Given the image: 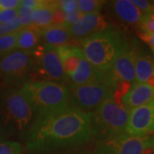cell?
I'll use <instances>...</instances> for the list:
<instances>
[{
    "label": "cell",
    "instance_id": "1",
    "mask_svg": "<svg viewBox=\"0 0 154 154\" xmlns=\"http://www.w3.org/2000/svg\"><path fill=\"white\" fill-rule=\"evenodd\" d=\"M95 139L92 112L69 105L35 116L27 131V148L43 152L89 144Z\"/></svg>",
    "mask_w": 154,
    "mask_h": 154
},
{
    "label": "cell",
    "instance_id": "2",
    "mask_svg": "<svg viewBox=\"0 0 154 154\" xmlns=\"http://www.w3.org/2000/svg\"><path fill=\"white\" fill-rule=\"evenodd\" d=\"M85 58L98 71L109 72L115 60L129 45L126 34L110 25L107 29L94 33L81 42Z\"/></svg>",
    "mask_w": 154,
    "mask_h": 154
},
{
    "label": "cell",
    "instance_id": "3",
    "mask_svg": "<svg viewBox=\"0 0 154 154\" xmlns=\"http://www.w3.org/2000/svg\"><path fill=\"white\" fill-rule=\"evenodd\" d=\"M30 104L35 116L69 105L68 87L49 81H30L19 88Z\"/></svg>",
    "mask_w": 154,
    "mask_h": 154
},
{
    "label": "cell",
    "instance_id": "4",
    "mask_svg": "<svg viewBox=\"0 0 154 154\" xmlns=\"http://www.w3.org/2000/svg\"><path fill=\"white\" fill-rule=\"evenodd\" d=\"M129 112L112 98L105 100L92 112L93 123L96 131V141L125 133Z\"/></svg>",
    "mask_w": 154,
    "mask_h": 154
},
{
    "label": "cell",
    "instance_id": "5",
    "mask_svg": "<svg viewBox=\"0 0 154 154\" xmlns=\"http://www.w3.org/2000/svg\"><path fill=\"white\" fill-rule=\"evenodd\" d=\"M69 105L84 112H94L107 99L114 96L115 89L105 74L102 81L81 86H68Z\"/></svg>",
    "mask_w": 154,
    "mask_h": 154
},
{
    "label": "cell",
    "instance_id": "6",
    "mask_svg": "<svg viewBox=\"0 0 154 154\" xmlns=\"http://www.w3.org/2000/svg\"><path fill=\"white\" fill-rule=\"evenodd\" d=\"M35 74V63L31 52L16 50L0 58V76L9 87L17 88L30 82Z\"/></svg>",
    "mask_w": 154,
    "mask_h": 154
},
{
    "label": "cell",
    "instance_id": "7",
    "mask_svg": "<svg viewBox=\"0 0 154 154\" xmlns=\"http://www.w3.org/2000/svg\"><path fill=\"white\" fill-rule=\"evenodd\" d=\"M96 154H154V134L136 137L123 133L96 141Z\"/></svg>",
    "mask_w": 154,
    "mask_h": 154
},
{
    "label": "cell",
    "instance_id": "8",
    "mask_svg": "<svg viewBox=\"0 0 154 154\" xmlns=\"http://www.w3.org/2000/svg\"><path fill=\"white\" fill-rule=\"evenodd\" d=\"M35 74L43 81L59 83L68 87L69 78L67 76L55 46L40 42L33 52Z\"/></svg>",
    "mask_w": 154,
    "mask_h": 154
},
{
    "label": "cell",
    "instance_id": "9",
    "mask_svg": "<svg viewBox=\"0 0 154 154\" xmlns=\"http://www.w3.org/2000/svg\"><path fill=\"white\" fill-rule=\"evenodd\" d=\"M0 103L13 120L17 130L24 132L31 125L33 109L19 88H7L0 95Z\"/></svg>",
    "mask_w": 154,
    "mask_h": 154
},
{
    "label": "cell",
    "instance_id": "10",
    "mask_svg": "<svg viewBox=\"0 0 154 154\" xmlns=\"http://www.w3.org/2000/svg\"><path fill=\"white\" fill-rule=\"evenodd\" d=\"M139 50L137 42L133 40L117 57L110 71L106 73L110 77L115 90L122 84L133 85L135 82V60Z\"/></svg>",
    "mask_w": 154,
    "mask_h": 154
},
{
    "label": "cell",
    "instance_id": "11",
    "mask_svg": "<svg viewBox=\"0 0 154 154\" xmlns=\"http://www.w3.org/2000/svg\"><path fill=\"white\" fill-rule=\"evenodd\" d=\"M125 133L141 137L154 134V100L129 112Z\"/></svg>",
    "mask_w": 154,
    "mask_h": 154
},
{
    "label": "cell",
    "instance_id": "12",
    "mask_svg": "<svg viewBox=\"0 0 154 154\" xmlns=\"http://www.w3.org/2000/svg\"><path fill=\"white\" fill-rule=\"evenodd\" d=\"M109 24L100 12L86 14L75 24L68 26L72 37L78 43L88 36L104 31L109 28Z\"/></svg>",
    "mask_w": 154,
    "mask_h": 154
},
{
    "label": "cell",
    "instance_id": "13",
    "mask_svg": "<svg viewBox=\"0 0 154 154\" xmlns=\"http://www.w3.org/2000/svg\"><path fill=\"white\" fill-rule=\"evenodd\" d=\"M41 38V42L50 45L76 46L77 41L72 37L69 28L67 25H50L45 28H35Z\"/></svg>",
    "mask_w": 154,
    "mask_h": 154
},
{
    "label": "cell",
    "instance_id": "14",
    "mask_svg": "<svg viewBox=\"0 0 154 154\" xmlns=\"http://www.w3.org/2000/svg\"><path fill=\"white\" fill-rule=\"evenodd\" d=\"M154 100V88L146 83L134 82L121 100V105L128 111Z\"/></svg>",
    "mask_w": 154,
    "mask_h": 154
},
{
    "label": "cell",
    "instance_id": "15",
    "mask_svg": "<svg viewBox=\"0 0 154 154\" xmlns=\"http://www.w3.org/2000/svg\"><path fill=\"white\" fill-rule=\"evenodd\" d=\"M110 11L117 19L126 24L140 26L143 14L133 1L116 0L109 2Z\"/></svg>",
    "mask_w": 154,
    "mask_h": 154
},
{
    "label": "cell",
    "instance_id": "16",
    "mask_svg": "<svg viewBox=\"0 0 154 154\" xmlns=\"http://www.w3.org/2000/svg\"><path fill=\"white\" fill-rule=\"evenodd\" d=\"M104 77L105 74L94 69L85 57H83L75 72L69 77V84L68 86H81L87 83L99 82L102 81Z\"/></svg>",
    "mask_w": 154,
    "mask_h": 154
},
{
    "label": "cell",
    "instance_id": "17",
    "mask_svg": "<svg viewBox=\"0 0 154 154\" xmlns=\"http://www.w3.org/2000/svg\"><path fill=\"white\" fill-rule=\"evenodd\" d=\"M56 48L60 57L63 70L67 76L69 78L75 72L79 66L80 61L84 57L82 51L77 46L69 45L59 46Z\"/></svg>",
    "mask_w": 154,
    "mask_h": 154
},
{
    "label": "cell",
    "instance_id": "18",
    "mask_svg": "<svg viewBox=\"0 0 154 154\" xmlns=\"http://www.w3.org/2000/svg\"><path fill=\"white\" fill-rule=\"evenodd\" d=\"M154 77V58L144 51L139 50L135 60V82L146 83Z\"/></svg>",
    "mask_w": 154,
    "mask_h": 154
},
{
    "label": "cell",
    "instance_id": "19",
    "mask_svg": "<svg viewBox=\"0 0 154 154\" xmlns=\"http://www.w3.org/2000/svg\"><path fill=\"white\" fill-rule=\"evenodd\" d=\"M41 42L37 29L33 27L24 28L19 33L17 39V50L33 52Z\"/></svg>",
    "mask_w": 154,
    "mask_h": 154
},
{
    "label": "cell",
    "instance_id": "20",
    "mask_svg": "<svg viewBox=\"0 0 154 154\" xmlns=\"http://www.w3.org/2000/svg\"><path fill=\"white\" fill-rule=\"evenodd\" d=\"M57 8V1H49L46 6L32 11V27L45 28L51 25L53 11Z\"/></svg>",
    "mask_w": 154,
    "mask_h": 154
},
{
    "label": "cell",
    "instance_id": "21",
    "mask_svg": "<svg viewBox=\"0 0 154 154\" xmlns=\"http://www.w3.org/2000/svg\"><path fill=\"white\" fill-rule=\"evenodd\" d=\"M16 131L17 128L14 122L0 103V142L12 137Z\"/></svg>",
    "mask_w": 154,
    "mask_h": 154
},
{
    "label": "cell",
    "instance_id": "22",
    "mask_svg": "<svg viewBox=\"0 0 154 154\" xmlns=\"http://www.w3.org/2000/svg\"><path fill=\"white\" fill-rule=\"evenodd\" d=\"M20 31L0 36V58L17 50V39Z\"/></svg>",
    "mask_w": 154,
    "mask_h": 154
},
{
    "label": "cell",
    "instance_id": "23",
    "mask_svg": "<svg viewBox=\"0 0 154 154\" xmlns=\"http://www.w3.org/2000/svg\"><path fill=\"white\" fill-rule=\"evenodd\" d=\"M76 4L77 9L86 15L99 12L107 2L104 0H78Z\"/></svg>",
    "mask_w": 154,
    "mask_h": 154
},
{
    "label": "cell",
    "instance_id": "24",
    "mask_svg": "<svg viewBox=\"0 0 154 154\" xmlns=\"http://www.w3.org/2000/svg\"><path fill=\"white\" fill-rule=\"evenodd\" d=\"M38 154H96L95 148L93 149L91 146L88 144L82 145V146H76L68 148L58 149L54 151H49V152H38Z\"/></svg>",
    "mask_w": 154,
    "mask_h": 154
},
{
    "label": "cell",
    "instance_id": "25",
    "mask_svg": "<svg viewBox=\"0 0 154 154\" xmlns=\"http://www.w3.org/2000/svg\"><path fill=\"white\" fill-rule=\"evenodd\" d=\"M22 146L17 141H1L0 142V154H21Z\"/></svg>",
    "mask_w": 154,
    "mask_h": 154
},
{
    "label": "cell",
    "instance_id": "26",
    "mask_svg": "<svg viewBox=\"0 0 154 154\" xmlns=\"http://www.w3.org/2000/svg\"><path fill=\"white\" fill-rule=\"evenodd\" d=\"M22 28H24L22 27L19 18H17L13 22H8V23H0V36L15 33V32L22 30Z\"/></svg>",
    "mask_w": 154,
    "mask_h": 154
},
{
    "label": "cell",
    "instance_id": "27",
    "mask_svg": "<svg viewBox=\"0 0 154 154\" xmlns=\"http://www.w3.org/2000/svg\"><path fill=\"white\" fill-rule=\"evenodd\" d=\"M140 28L142 33L152 34L154 33V13L153 14H146L142 17L140 23Z\"/></svg>",
    "mask_w": 154,
    "mask_h": 154
},
{
    "label": "cell",
    "instance_id": "28",
    "mask_svg": "<svg viewBox=\"0 0 154 154\" xmlns=\"http://www.w3.org/2000/svg\"><path fill=\"white\" fill-rule=\"evenodd\" d=\"M19 11L18 18L20 19L23 28H29L32 27V11L33 10L28 9L25 6H21Z\"/></svg>",
    "mask_w": 154,
    "mask_h": 154
},
{
    "label": "cell",
    "instance_id": "29",
    "mask_svg": "<svg viewBox=\"0 0 154 154\" xmlns=\"http://www.w3.org/2000/svg\"><path fill=\"white\" fill-rule=\"evenodd\" d=\"M133 2L144 15L154 13V2L146 0H134Z\"/></svg>",
    "mask_w": 154,
    "mask_h": 154
},
{
    "label": "cell",
    "instance_id": "30",
    "mask_svg": "<svg viewBox=\"0 0 154 154\" xmlns=\"http://www.w3.org/2000/svg\"><path fill=\"white\" fill-rule=\"evenodd\" d=\"M18 10H7L0 11V23H8L15 21L18 18Z\"/></svg>",
    "mask_w": 154,
    "mask_h": 154
},
{
    "label": "cell",
    "instance_id": "31",
    "mask_svg": "<svg viewBox=\"0 0 154 154\" xmlns=\"http://www.w3.org/2000/svg\"><path fill=\"white\" fill-rule=\"evenodd\" d=\"M51 25H66V13L58 7L53 11Z\"/></svg>",
    "mask_w": 154,
    "mask_h": 154
},
{
    "label": "cell",
    "instance_id": "32",
    "mask_svg": "<svg viewBox=\"0 0 154 154\" xmlns=\"http://www.w3.org/2000/svg\"><path fill=\"white\" fill-rule=\"evenodd\" d=\"M21 6V0H0V11L19 10Z\"/></svg>",
    "mask_w": 154,
    "mask_h": 154
},
{
    "label": "cell",
    "instance_id": "33",
    "mask_svg": "<svg viewBox=\"0 0 154 154\" xmlns=\"http://www.w3.org/2000/svg\"><path fill=\"white\" fill-rule=\"evenodd\" d=\"M57 7L65 13H69L77 9L76 1L75 0H63L57 1Z\"/></svg>",
    "mask_w": 154,
    "mask_h": 154
},
{
    "label": "cell",
    "instance_id": "34",
    "mask_svg": "<svg viewBox=\"0 0 154 154\" xmlns=\"http://www.w3.org/2000/svg\"><path fill=\"white\" fill-rule=\"evenodd\" d=\"M49 4V1L45 0H22V5L27 7L31 10H36L38 8H41L46 6Z\"/></svg>",
    "mask_w": 154,
    "mask_h": 154
},
{
    "label": "cell",
    "instance_id": "35",
    "mask_svg": "<svg viewBox=\"0 0 154 154\" xmlns=\"http://www.w3.org/2000/svg\"><path fill=\"white\" fill-rule=\"evenodd\" d=\"M84 16V14L82 13L78 9L75 11L67 13L66 14V25L67 26H71L78 22Z\"/></svg>",
    "mask_w": 154,
    "mask_h": 154
},
{
    "label": "cell",
    "instance_id": "36",
    "mask_svg": "<svg viewBox=\"0 0 154 154\" xmlns=\"http://www.w3.org/2000/svg\"><path fill=\"white\" fill-rule=\"evenodd\" d=\"M141 38L151 46V48H152L154 53V33H152V34L142 33L141 34Z\"/></svg>",
    "mask_w": 154,
    "mask_h": 154
}]
</instances>
